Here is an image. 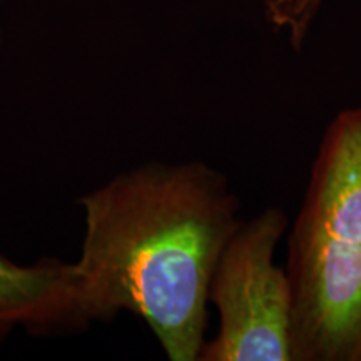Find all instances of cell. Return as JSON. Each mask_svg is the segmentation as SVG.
Wrapping results in <instances>:
<instances>
[{"mask_svg":"<svg viewBox=\"0 0 361 361\" xmlns=\"http://www.w3.org/2000/svg\"><path fill=\"white\" fill-rule=\"evenodd\" d=\"M71 284V263L44 258L19 264L0 255V343L16 329L51 335L82 328Z\"/></svg>","mask_w":361,"mask_h":361,"instance_id":"obj_4","label":"cell"},{"mask_svg":"<svg viewBox=\"0 0 361 361\" xmlns=\"http://www.w3.org/2000/svg\"><path fill=\"white\" fill-rule=\"evenodd\" d=\"M323 2L324 0H264L266 22L274 30L286 34L295 51H301Z\"/></svg>","mask_w":361,"mask_h":361,"instance_id":"obj_5","label":"cell"},{"mask_svg":"<svg viewBox=\"0 0 361 361\" xmlns=\"http://www.w3.org/2000/svg\"><path fill=\"white\" fill-rule=\"evenodd\" d=\"M84 239L71 263L84 324L141 318L171 361H200L209 284L241 224L228 176L202 161L147 162L80 197Z\"/></svg>","mask_w":361,"mask_h":361,"instance_id":"obj_1","label":"cell"},{"mask_svg":"<svg viewBox=\"0 0 361 361\" xmlns=\"http://www.w3.org/2000/svg\"><path fill=\"white\" fill-rule=\"evenodd\" d=\"M286 234L293 361H361V106L324 128Z\"/></svg>","mask_w":361,"mask_h":361,"instance_id":"obj_2","label":"cell"},{"mask_svg":"<svg viewBox=\"0 0 361 361\" xmlns=\"http://www.w3.org/2000/svg\"><path fill=\"white\" fill-rule=\"evenodd\" d=\"M288 228L286 211L268 206L226 243L209 284L219 326L200 361H293L290 278L274 261Z\"/></svg>","mask_w":361,"mask_h":361,"instance_id":"obj_3","label":"cell"}]
</instances>
